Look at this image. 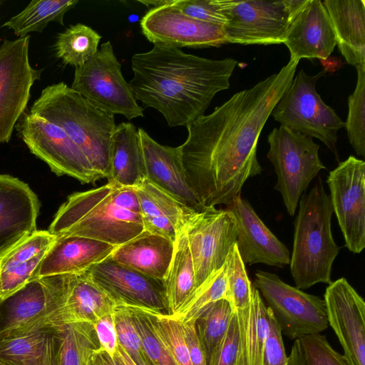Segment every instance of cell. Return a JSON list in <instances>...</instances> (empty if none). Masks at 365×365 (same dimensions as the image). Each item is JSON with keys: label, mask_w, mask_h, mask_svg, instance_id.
<instances>
[{"label": "cell", "mask_w": 365, "mask_h": 365, "mask_svg": "<svg viewBox=\"0 0 365 365\" xmlns=\"http://www.w3.org/2000/svg\"><path fill=\"white\" fill-rule=\"evenodd\" d=\"M299 61L235 93L188 125L180 145L188 185L203 208L228 205L245 182L262 171L257 156L260 133L290 86Z\"/></svg>", "instance_id": "obj_1"}, {"label": "cell", "mask_w": 365, "mask_h": 365, "mask_svg": "<svg viewBox=\"0 0 365 365\" xmlns=\"http://www.w3.org/2000/svg\"><path fill=\"white\" fill-rule=\"evenodd\" d=\"M237 64L232 58L209 59L157 43L133 56L129 84L136 100L160 113L170 127H187L230 88Z\"/></svg>", "instance_id": "obj_2"}, {"label": "cell", "mask_w": 365, "mask_h": 365, "mask_svg": "<svg viewBox=\"0 0 365 365\" xmlns=\"http://www.w3.org/2000/svg\"><path fill=\"white\" fill-rule=\"evenodd\" d=\"M144 230L133 187L107 184L74 192L56 212L48 231L91 238L118 247Z\"/></svg>", "instance_id": "obj_3"}, {"label": "cell", "mask_w": 365, "mask_h": 365, "mask_svg": "<svg viewBox=\"0 0 365 365\" xmlns=\"http://www.w3.org/2000/svg\"><path fill=\"white\" fill-rule=\"evenodd\" d=\"M29 113L62 128L102 178L110 173L114 115L89 102L63 82L48 86L32 104Z\"/></svg>", "instance_id": "obj_4"}, {"label": "cell", "mask_w": 365, "mask_h": 365, "mask_svg": "<svg viewBox=\"0 0 365 365\" xmlns=\"http://www.w3.org/2000/svg\"><path fill=\"white\" fill-rule=\"evenodd\" d=\"M333 209L321 178L300 197L294 221L290 272L296 287L308 289L330 284L332 265L340 247L331 232Z\"/></svg>", "instance_id": "obj_5"}, {"label": "cell", "mask_w": 365, "mask_h": 365, "mask_svg": "<svg viewBox=\"0 0 365 365\" xmlns=\"http://www.w3.org/2000/svg\"><path fill=\"white\" fill-rule=\"evenodd\" d=\"M326 72L322 70L310 76L300 70L271 115L281 126L321 140L339 161L337 133L345 123L316 90L317 81Z\"/></svg>", "instance_id": "obj_6"}, {"label": "cell", "mask_w": 365, "mask_h": 365, "mask_svg": "<svg viewBox=\"0 0 365 365\" xmlns=\"http://www.w3.org/2000/svg\"><path fill=\"white\" fill-rule=\"evenodd\" d=\"M267 158L277 175L274 189L282 197L288 214L294 215L302 194L322 170L319 145L313 139L279 126L267 137Z\"/></svg>", "instance_id": "obj_7"}, {"label": "cell", "mask_w": 365, "mask_h": 365, "mask_svg": "<svg viewBox=\"0 0 365 365\" xmlns=\"http://www.w3.org/2000/svg\"><path fill=\"white\" fill-rule=\"evenodd\" d=\"M71 88L108 113L128 120L144 115L109 41L103 43L83 65L75 68Z\"/></svg>", "instance_id": "obj_8"}, {"label": "cell", "mask_w": 365, "mask_h": 365, "mask_svg": "<svg viewBox=\"0 0 365 365\" xmlns=\"http://www.w3.org/2000/svg\"><path fill=\"white\" fill-rule=\"evenodd\" d=\"M254 287L263 297L282 334L292 339L319 334L328 327L326 306L318 296L283 282L274 273L257 270Z\"/></svg>", "instance_id": "obj_9"}, {"label": "cell", "mask_w": 365, "mask_h": 365, "mask_svg": "<svg viewBox=\"0 0 365 365\" xmlns=\"http://www.w3.org/2000/svg\"><path fill=\"white\" fill-rule=\"evenodd\" d=\"M306 0H230L224 26L227 43H283Z\"/></svg>", "instance_id": "obj_10"}, {"label": "cell", "mask_w": 365, "mask_h": 365, "mask_svg": "<svg viewBox=\"0 0 365 365\" xmlns=\"http://www.w3.org/2000/svg\"><path fill=\"white\" fill-rule=\"evenodd\" d=\"M15 127L31 153L57 175H68L81 183L101 180L79 148L58 125L29 112L24 113Z\"/></svg>", "instance_id": "obj_11"}, {"label": "cell", "mask_w": 365, "mask_h": 365, "mask_svg": "<svg viewBox=\"0 0 365 365\" xmlns=\"http://www.w3.org/2000/svg\"><path fill=\"white\" fill-rule=\"evenodd\" d=\"M139 2L152 6L142 17L140 27L153 44L199 48L227 43L223 26L191 17L171 5L170 0Z\"/></svg>", "instance_id": "obj_12"}, {"label": "cell", "mask_w": 365, "mask_h": 365, "mask_svg": "<svg viewBox=\"0 0 365 365\" xmlns=\"http://www.w3.org/2000/svg\"><path fill=\"white\" fill-rule=\"evenodd\" d=\"M70 274L35 277L0 301V339L48 326Z\"/></svg>", "instance_id": "obj_13"}, {"label": "cell", "mask_w": 365, "mask_h": 365, "mask_svg": "<svg viewBox=\"0 0 365 365\" xmlns=\"http://www.w3.org/2000/svg\"><path fill=\"white\" fill-rule=\"evenodd\" d=\"M194 264L196 288L225 263L237 241V225L227 209L205 207L196 212L185 227Z\"/></svg>", "instance_id": "obj_14"}, {"label": "cell", "mask_w": 365, "mask_h": 365, "mask_svg": "<svg viewBox=\"0 0 365 365\" xmlns=\"http://www.w3.org/2000/svg\"><path fill=\"white\" fill-rule=\"evenodd\" d=\"M30 36L6 40L0 46V143H8L30 98L31 88L42 70L29 59Z\"/></svg>", "instance_id": "obj_15"}, {"label": "cell", "mask_w": 365, "mask_h": 365, "mask_svg": "<svg viewBox=\"0 0 365 365\" xmlns=\"http://www.w3.org/2000/svg\"><path fill=\"white\" fill-rule=\"evenodd\" d=\"M327 183L345 245L359 254L365 247V162L350 155L329 172Z\"/></svg>", "instance_id": "obj_16"}, {"label": "cell", "mask_w": 365, "mask_h": 365, "mask_svg": "<svg viewBox=\"0 0 365 365\" xmlns=\"http://www.w3.org/2000/svg\"><path fill=\"white\" fill-rule=\"evenodd\" d=\"M86 272L117 304L168 314L164 280L145 275L109 257Z\"/></svg>", "instance_id": "obj_17"}, {"label": "cell", "mask_w": 365, "mask_h": 365, "mask_svg": "<svg viewBox=\"0 0 365 365\" xmlns=\"http://www.w3.org/2000/svg\"><path fill=\"white\" fill-rule=\"evenodd\" d=\"M328 324L349 365H365V302L344 277L327 286L324 299Z\"/></svg>", "instance_id": "obj_18"}, {"label": "cell", "mask_w": 365, "mask_h": 365, "mask_svg": "<svg viewBox=\"0 0 365 365\" xmlns=\"http://www.w3.org/2000/svg\"><path fill=\"white\" fill-rule=\"evenodd\" d=\"M227 210L236 221V245L245 264L262 263L281 268L289 264V250L264 225L247 200L237 195L227 205Z\"/></svg>", "instance_id": "obj_19"}, {"label": "cell", "mask_w": 365, "mask_h": 365, "mask_svg": "<svg viewBox=\"0 0 365 365\" xmlns=\"http://www.w3.org/2000/svg\"><path fill=\"white\" fill-rule=\"evenodd\" d=\"M40 202L19 179L0 174V255L36 230Z\"/></svg>", "instance_id": "obj_20"}, {"label": "cell", "mask_w": 365, "mask_h": 365, "mask_svg": "<svg viewBox=\"0 0 365 365\" xmlns=\"http://www.w3.org/2000/svg\"><path fill=\"white\" fill-rule=\"evenodd\" d=\"M146 180L187 207L200 212L204 208L188 185L180 147L163 145L143 128L138 129Z\"/></svg>", "instance_id": "obj_21"}, {"label": "cell", "mask_w": 365, "mask_h": 365, "mask_svg": "<svg viewBox=\"0 0 365 365\" xmlns=\"http://www.w3.org/2000/svg\"><path fill=\"white\" fill-rule=\"evenodd\" d=\"M290 58L326 60L336 46L327 11L320 0H306L294 16L283 43Z\"/></svg>", "instance_id": "obj_22"}, {"label": "cell", "mask_w": 365, "mask_h": 365, "mask_svg": "<svg viewBox=\"0 0 365 365\" xmlns=\"http://www.w3.org/2000/svg\"><path fill=\"white\" fill-rule=\"evenodd\" d=\"M117 305L86 271L70 274L61 302L48 319V326L58 328L78 322L93 324L113 313Z\"/></svg>", "instance_id": "obj_23"}, {"label": "cell", "mask_w": 365, "mask_h": 365, "mask_svg": "<svg viewBox=\"0 0 365 365\" xmlns=\"http://www.w3.org/2000/svg\"><path fill=\"white\" fill-rule=\"evenodd\" d=\"M116 247L84 237L56 236L41 262L35 277L81 274L109 257Z\"/></svg>", "instance_id": "obj_24"}, {"label": "cell", "mask_w": 365, "mask_h": 365, "mask_svg": "<svg viewBox=\"0 0 365 365\" xmlns=\"http://www.w3.org/2000/svg\"><path fill=\"white\" fill-rule=\"evenodd\" d=\"M56 238L48 230H36L0 255V301L35 278Z\"/></svg>", "instance_id": "obj_25"}, {"label": "cell", "mask_w": 365, "mask_h": 365, "mask_svg": "<svg viewBox=\"0 0 365 365\" xmlns=\"http://www.w3.org/2000/svg\"><path fill=\"white\" fill-rule=\"evenodd\" d=\"M133 188L138 199L144 230L173 242L197 212L148 180Z\"/></svg>", "instance_id": "obj_26"}, {"label": "cell", "mask_w": 365, "mask_h": 365, "mask_svg": "<svg viewBox=\"0 0 365 365\" xmlns=\"http://www.w3.org/2000/svg\"><path fill=\"white\" fill-rule=\"evenodd\" d=\"M338 48L346 62L365 68V1L325 0Z\"/></svg>", "instance_id": "obj_27"}, {"label": "cell", "mask_w": 365, "mask_h": 365, "mask_svg": "<svg viewBox=\"0 0 365 365\" xmlns=\"http://www.w3.org/2000/svg\"><path fill=\"white\" fill-rule=\"evenodd\" d=\"M174 242L162 235L143 230L118 246L109 258L145 275L164 280L172 261Z\"/></svg>", "instance_id": "obj_28"}, {"label": "cell", "mask_w": 365, "mask_h": 365, "mask_svg": "<svg viewBox=\"0 0 365 365\" xmlns=\"http://www.w3.org/2000/svg\"><path fill=\"white\" fill-rule=\"evenodd\" d=\"M61 327H41L0 339V361L8 365H58Z\"/></svg>", "instance_id": "obj_29"}, {"label": "cell", "mask_w": 365, "mask_h": 365, "mask_svg": "<svg viewBox=\"0 0 365 365\" xmlns=\"http://www.w3.org/2000/svg\"><path fill=\"white\" fill-rule=\"evenodd\" d=\"M108 182L135 187L146 180L138 129L131 123L116 125L111 139Z\"/></svg>", "instance_id": "obj_30"}, {"label": "cell", "mask_w": 365, "mask_h": 365, "mask_svg": "<svg viewBox=\"0 0 365 365\" xmlns=\"http://www.w3.org/2000/svg\"><path fill=\"white\" fill-rule=\"evenodd\" d=\"M164 285L168 314L174 317L196 288L194 264L185 230L178 233L175 240L173 255Z\"/></svg>", "instance_id": "obj_31"}, {"label": "cell", "mask_w": 365, "mask_h": 365, "mask_svg": "<svg viewBox=\"0 0 365 365\" xmlns=\"http://www.w3.org/2000/svg\"><path fill=\"white\" fill-rule=\"evenodd\" d=\"M78 2V0H34L2 26L11 29L19 38L31 32H41L50 22L63 25L64 15Z\"/></svg>", "instance_id": "obj_32"}, {"label": "cell", "mask_w": 365, "mask_h": 365, "mask_svg": "<svg viewBox=\"0 0 365 365\" xmlns=\"http://www.w3.org/2000/svg\"><path fill=\"white\" fill-rule=\"evenodd\" d=\"M268 331L269 309L259 291L253 287L248 327L240 341V365H262Z\"/></svg>", "instance_id": "obj_33"}, {"label": "cell", "mask_w": 365, "mask_h": 365, "mask_svg": "<svg viewBox=\"0 0 365 365\" xmlns=\"http://www.w3.org/2000/svg\"><path fill=\"white\" fill-rule=\"evenodd\" d=\"M100 347L92 324L78 322L61 329L58 365H91L93 351Z\"/></svg>", "instance_id": "obj_34"}, {"label": "cell", "mask_w": 365, "mask_h": 365, "mask_svg": "<svg viewBox=\"0 0 365 365\" xmlns=\"http://www.w3.org/2000/svg\"><path fill=\"white\" fill-rule=\"evenodd\" d=\"M101 39L90 26L81 23L70 26L57 36L56 55L64 64L79 67L97 52Z\"/></svg>", "instance_id": "obj_35"}, {"label": "cell", "mask_w": 365, "mask_h": 365, "mask_svg": "<svg viewBox=\"0 0 365 365\" xmlns=\"http://www.w3.org/2000/svg\"><path fill=\"white\" fill-rule=\"evenodd\" d=\"M232 314L230 302L222 299L208 306L195 320L197 334L207 365L215 349L225 336Z\"/></svg>", "instance_id": "obj_36"}, {"label": "cell", "mask_w": 365, "mask_h": 365, "mask_svg": "<svg viewBox=\"0 0 365 365\" xmlns=\"http://www.w3.org/2000/svg\"><path fill=\"white\" fill-rule=\"evenodd\" d=\"M227 278L225 264L197 287L182 309L173 317L185 323L195 321L212 303L226 298Z\"/></svg>", "instance_id": "obj_37"}, {"label": "cell", "mask_w": 365, "mask_h": 365, "mask_svg": "<svg viewBox=\"0 0 365 365\" xmlns=\"http://www.w3.org/2000/svg\"><path fill=\"white\" fill-rule=\"evenodd\" d=\"M227 293L226 299L232 311L245 309L251 306L252 286L246 272L236 243L232 247L225 262Z\"/></svg>", "instance_id": "obj_38"}, {"label": "cell", "mask_w": 365, "mask_h": 365, "mask_svg": "<svg viewBox=\"0 0 365 365\" xmlns=\"http://www.w3.org/2000/svg\"><path fill=\"white\" fill-rule=\"evenodd\" d=\"M357 71L354 91L348 98L349 111L344 127L355 153L365 156V68Z\"/></svg>", "instance_id": "obj_39"}, {"label": "cell", "mask_w": 365, "mask_h": 365, "mask_svg": "<svg viewBox=\"0 0 365 365\" xmlns=\"http://www.w3.org/2000/svg\"><path fill=\"white\" fill-rule=\"evenodd\" d=\"M146 310L156 333L166 346L175 364L192 365L184 337L182 323L168 314Z\"/></svg>", "instance_id": "obj_40"}, {"label": "cell", "mask_w": 365, "mask_h": 365, "mask_svg": "<svg viewBox=\"0 0 365 365\" xmlns=\"http://www.w3.org/2000/svg\"><path fill=\"white\" fill-rule=\"evenodd\" d=\"M150 365H175L145 309L128 306Z\"/></svg>", "instance_id": "obj_41"}, {"label": "cell", "mask_w": 365, "mask_h": 365, "mask_svg": "<svg viewBox=\"0 0 365 365\" xmlns=\"http://www.w3.org/2000/svg\"><path fill=\"white\" fill-rule=\"evenodd\" d=\"M118 343L135 365H150L128 306L117 305L113 312Z\"/></svg>", "instance_id": "obj_42"}, {"label": "cell", "mask_w": 365, "mask_h": 365, "mask_svg": "<svg viewBox=\"0 0 365 365\" xmlns=\"http://www.w3.org/2000/svg\"><path fill=\"white\" fill-rule=\"evenodd\" d=\"M298 340L305 365H349L344 355L335 351L324 335H304Z\"/></svg>", "instance_id": "obj_43"}, {"label": "cell", "mask_w": 365, "mask_h": 365, "mask_svg": "<svg viewBox=\"0 0 365 365\" xmlns=\"http://www.w3.org/2000/svg\"><path fill=\"white\" fill-rule=\"evenodd\" d=\"M171 5L184 14L215 24L225 26L230 0H170Z\"/></svg>", "instance_id": "obj_44"}, {"label": "cell", "mask_w": 365, "mask_h": 365, "mask_svg": "<svg viewBox=\"0 0 365 365\" xmlns=\"http://www.w3.org/2000/svg\"><path fill=\"white\" fill-rule=\"evenodd\" d=\"M240 333L233 312L227 331L215 349L207 365H240Z\"/></svg>", "instance_id": "obj_45"}, {"label": "cell", "mask_w": 365, "mask_h": 365, "mask_svg": "<svg viewBox=\"0 0 365 365\" xmlns=\"http://www.w3.org/2000/svg\"><path fill=\"white\" fill-rule=\"evenodd\" d=\"M269 309V331L264 343L262 365H287L286 355L281 329Z\"/></svg>", "instance_id": "obj_46"}, {"label": "cell", "mask_w": 365, "mask_h": 365, "mask_svg": "<svg viewBox=\"0 0 365 365\" xmlns=\"http://www.w3.org/2000/svg\"><path fill=\"white\" fill-rule=\"evenodd\" d=\"M92 325L100 347L113 357L118 346L113 313L98 319Z\"/></svg>", "instance_id": "obj_47"}, {"label": "cell", "mask_w": 365, "mask_h": 365, "mask_svg": "<svg viewBox=\"0 0 365 365\" xmlns=\"http://www.w3.org/2000/svg\"><path fill=\"white\" fill-rule=\"evenodd\" d=\"M182 327L192 365H207L205 356L197 334L195 321L182 323Z\"/></svg>", "instance_id": "obj_48"}, {"label": "cell", "mask_w": 365, "mask_h": 365, "mask_svg": "<svg viewBox=\"0 0 365 365\" xmlns=\"http://www.w3.org/2000/svg\"><path fill=\"white\" fill-rule=\"evenodd\" d=\"M91 365H125L118 351L113 357L99 347L93 351Z\"/></svg>", "instance_id": "obj_49"}, {"label": "cell", "mask_w": 365, "mask_h": 365, "mask_svg": "<svg viewBox=\"0 0 365 365\" xmlns=\"http://www.w3.org/2000/svg\"><path fill=\"white\" fill-rule=\"evenodd\" d=\"M287 365H305L298 339L294 341Z\"/></svg>", "instance_id": "obj_50"}, {"label": "cell", "mask_w": 365, "mask_h": 365, "mask_svg": "<svg viewBox=\"0 0 365 365\" xmlns=\"http://www.w3.org/2000/svg\"><path fill=\"white\" fill-rule=\"evenodd\" d=\"M118 354L125 364V365H135V364L131 360V359L129 357V356L127 354V353L125 351V350L118 345V350H117Z\"/></svg>", "instance_id": "obj_51"}, {"label": "cell", "mask_w": 365, "mask_h": 365, "mask_svg": "<svg viewBox=\"0 0 365 365\" xmlns=\"http://www.w3.org/2000/svg\"><path fill=\"white\" fill-rule=\"evenodd\" d=\"M0 365H8L7 364L0 361Z\"/></svg>", "instance_id": "obj_52"}]
</instances>
